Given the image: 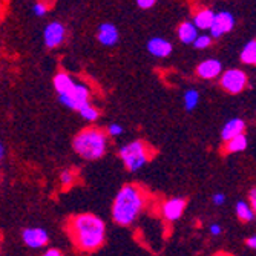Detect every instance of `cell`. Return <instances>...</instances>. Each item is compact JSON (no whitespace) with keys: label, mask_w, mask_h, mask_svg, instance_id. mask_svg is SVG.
I'll use <instances>...</instances> for the list:
<instances>
[{"label":"cell","mask_w":256,"mask_h":256,"mask_svg":"<svg viewBox=\"0 0 256 256\" xmlns=\"http://www.w3.org/2000/svg\"><path fill=\"white\" fill-rule=\"evenodd\" d=\"M50 10V4H44V2H37L34 6H32V11L37 17H43L46 16V12H48Z\"/></svg>","instance_id":"25"},{"label":"cell","mask_w":256,"mask_h":256,"mask_svg":"<svg viewBox=\"0 0 256 256\" xmlns=\"http://www.w3.org/2000/svg\"><path fill=\"white\" fill-rule=\"evenodd\" d=\"M74 181H76V176H74V174L71 170H63L60 174V182H62L63 188H69V186H72Z\"/></svg>","instance_id":"24"},{"label":"cell","mask_w":256,"mask_h":256,"mask_svg":"<svg viewBox=\"0 0 256 256\" xmlns=\"http://www.w3.org/2000/svg\"><path fill=\"white\" fill-rule=\"evenodd\" d=\"M247 144H248V140L246 136V134H241L235 138L228 140V142H226V152L227 154H238V152H242L247 149Z\"/></svg>","instance_id":"18"},{"label":"cell","mask_w":256,"mask_h":256,"mask_svg":"<svg viewBox=\"0 0 256 256\" xmlns=\"http://www.w3.org/2000/svg\"><path fill=\"white\" fill-rule=\"evenodd\" d=\"M212 200H214V202H215L216 206H221V204H224V202H226V196H224V194H215Z\"/></svg>","instance_id":"29"},{"label":"cell","mask_w":256,"mask_h":256,"mask_svg":"<svg viewBox=\"0 0 256 256\" xmlns=\"http://www.w3.org/2000/svg\"><path fill=\"white\" fill-rule=\"evenodd\" d=\"M192 44H194L195 50H206V48H208V46L212 44V37L206 36V34H200Z\"/></svg>","instance_id":"23"},{"label":"cell","mask_w":256,"mask_h":256,"mask_svg":"<svg viewBox=\"0 0 256 256\" xmlns=\"http://www.w3.org/2000/svg\"><path fill=\"white\" fill-rule=\"evenodd\" d=\"M23 242H25L30 248H40L44 247L50 241V236L46 234V230L42 227H30L25 228L22 234Z\"/></svg>","instance_id":"9"},{"label":"cell","mask_w":256,"mask_h":256,"mask_svg":"<svg viewBox=\"0 0 256 256\" xmlns=\"http://www.w3.org/2000/svg\"><path fill=\"white\" fill-rule=\"evenodd\" d=\"M72 148L84 160H100L108 149V135L97 128L83 129L76 135Z\"/></svg>","instance_id":"3"},{"label":"cell","mask_w":256,"mask_h":256,"mask_svg":"<svg viewBox=\"0 0 256 256\" xmlns=\"http://www.w3.org/2000/svg\"><path fill=\"white\" fill-rule=\"evenodd\" d=\"M43 256H63V254L58 248H48L43 253Z\"/></svg>","instance_id":"31"},{"label":"cell","mask_w":256,"mask_h":256,"mask_svg":"<svg viewBox=\"0 0 256 256\" xmlns=\"http://www.w3.org/2000/svg\"><path fill=\"white\" fill-rule=\"evenodd\" d=\"M248 200H250V202H248V206L253 208H256V189H252L250 190V194H248Z\"/></svg>","instance_id":"28"},{"label":"cell","mask_w":256,"mask_h":256,"mask_svg":"<svg viewBox=\"0 0 256 256\" xmlns=\"http://www.w3.org/2000/svg\"><path fill=\"white\" fill-rule=\"evenodd\" d=\"M176 34H178L180 42L184 43V44H192L195 42V38L200 36L198 30L194 26L192 22H182V23H180V26L176 30Z\"/></svg>","instance_id":"16"},{"label":"cell","mask_w":256,"mask_h":256,"mask_svg":"<svg viewBox=\"0 0 256 256\" xmlns=\"http://www.w3.org/2000/svg\"><path fill=\"white\" fill-rule=\"evenodd\" d=\"M123 132H124L123 126L118 124V123H112V124H109V128H108V134H109L110 136H118V135H122Z\"/></svg>","instance_id":"26"},{"label":"cell","mask_w":256,"mask_h":256,"mask_svg":"<svg viewBox=\"0 0 256 256\" xmlns=\"http://www.w3.org/2000/svg\"><path fill=\"white\" fill-rule=\"evenodd\" d=\"M90 98V90L86 84L76 83L74 88L66 92L64 96H60V103L72 110H80L83 106L89 104Z\"/></svg>","instance_id":"6"},{"label":"cell","mask_w":256,"mask_h":256,"mask_svg":"<svg viewBox=\"0 0 256 256\" xmlns=\"http://www.w3.org/2000/svg\"><path fill=\"white\" fill-rule=\"evenodd\" d=\"M74 84H76V80L66 72H58L54 77V88L58 92V96H64L66 92H69L74 88Z\"/></svg>","instance_id":"17"},{"label":"cell","mask_w":256,"mask_h":256,"mask_svg":"<svg viewBox=\"0 0 256 256\" xmlns=\"http://www.w3.org/2000/svg\"><path fill=\"white\" fill-rule=\"evenodd\" d=\"M146 206V192L136 184H124L112 204V218L118 226H130Z\"/></svg>","instance_id":"2"},{"label":"cell","mask_w":256,"mask_h":256,"mask_svg":"<svg viewBox=\"0 0 256 256\" xmlns=\"http://www.w3.org/2000/svg\"><path fill=\"white\" fill-rule=\"evenodd\" d=\"M97 38L104 46L117 44V42L120 38L118 28L115 25H112V23H102V25L98 26V30H97Z\"/></svg>","instance_id":"12"},{"label":"cell","mask_w":256,"mask_h":256,"mask_svg":"<svg viewBox=\"0 0 256 256\" xmlns=\"http://www.w3.org/2000/svg\"><path fill=\"white\" fill-rule=\"evenodd\" d=\"M66 38V26L60 22H51L43 31V40L48 48H57Z\"/></svg>","instance_id":"8"},{"label":"cell","mask_w":256,"mask_h":256,"mask_svg":"<svg viewBox=\"0 0 256 256\" xmlns=\"http://www.w3.org/2000/svg\"><path fill=\"white\" fill-rule=\"evenodd\" d=\"M214 17H215V12H214V10H210V8H201V10H198L195 14H194V26L200 31V30H202V31H208L210 30V26H212V22H214Z\"/></svg>","instance_id":"15"},{"label":"cell","mask_w":256,"mask_h":256,"mask_svg":"<svg viewBox=\"0 0 256 256\" xmlns=\"http://www.w3.org/2000/svg\"><path fill=\"white\" fill-rule=\"evenodd\" d=\"M184 208H186V200H182V198L168 200L164 204H162V216H164L168 221H176L184 214Z\"/></svg>","instance_id":"11"},{"label":"cell","mask_w":256,"mask_h":256,"mask_svg":"<svg viewBox=\"0 0 256 256\" xmlns=\"http://www.w3.org/2000/svg\"><path fill=\"white\" fill-rule=\"evenodd\" d=\"M200 103V94H198V90L195 89H189V90H186V94H184V108L188 109V110H194Z\"/></svg>","instance_id":"21"},{"label":"cell","mask_w":256,"mask_h":256,"mask_svg":"<svg viewBox=\"0 0 256 256\" xmlns=\"http://www.w3.org/2000/svg\"><path fill=\"white\" fill-rule=\"evenodd\" d=\"M136 6L142 8V10H149L152 6H155V0H138Z\"/></svg>","instance_id":"27"},{"label":"cell","mask_w":256,"mask_h":256,"mask_svg":"<svg viewBox=\"0 0 256 256\" xmlns=\"http://www.w3.org/2000/svg\"><path fill=\"white\" fill-rule=\"evenodd\" d=\"M68 234L82 252L98 250L106 238V224L92 214H82L68 221Z\"/></svg>","instance_id":"1"},{"label":"cell","mask_w":256,"mask_h":256,"mask_svg":"<svg viewBox=\"0 0 256 256\" xmlns=\"http://www.w3.org/2000/svg\"><path fill=\"white\" fill-rule=\"evenodd\" d=\"M236 216L244 221V222H248V221H253L254 218V210L248 206V202L246 201H240L236 204Z\"/></svg>","instance_id":"20"},{"label":"cell","mask_w":256,"mask_h":256,"mask_svg":"<svg viewBox=\"0 0 256 256\" xmlns=\"http://www.w3.org/2000/svg\"><path fill=\"white\" fill-rule=\"evenodd\" d=\"M215 256H232V254H228V253H216Z\"/></svg>","instance_id":"34"},{"label":"cell","mask_w":256,"mask_h":256,"mask_svg":"<svg viewBox=\"0 0 256 256\" xmlns=\"http://www.w3.org/2000/svg\"><path fill=\"white\" fill-rule=\"evenodd\" d=\"M118 155L129 172H136L143 166H146L148 161L152 158V149L142 140H135V142H130L129 144L123 146Z\"/></svg>","instance_id":"4"},{"label":"cell","mask_w":256,"mask_h":256,"mask_svg":"<svg viewBox=\"0 0 256 256\" xmlns=\"http://www.w3.org/2000/svg\"><path fill=\"white\" fill-rule=\"evenodd\" d=\"M80 115L82 117L86 120V122H96V120H98V115H100V112H98V109L97 108H94L90 103L89 104H86V106H83L80 110Z\"/></svg>","instance_id":"22"},{"label":"cell","mask_w":256,"mask_h":256,"mask_svg":"<svg viewBox=\"0 0 256 256\" xmlns=\"http://www.w3.org/2000/svg\"><path fill=\"white\" fill-rule=\"evenodd\" d=\"M222 74V64L216 58H207L196 66V76L204 80H214Z\"/></svg>","instance_id":"10"},{"label":"cell","mask_w":256,"mask_h":256,"mask_svg":"<svg viewBox=\"0 0 256 256\" xmlns=\"http://www.w3.org/2000/svg\"><path fill=\"white\" fill-rule=\"evenodd\" d=\"M221 232H222V228H221L220 224H212V226H210V234H212L214 236L221 235Z\"/></svg>","instance_id":"30"},{"label":"cell","mask_w":256,"mask_h":256,"mask_svg":"<svg viewBox=\"0 0 256 256\" xmlns=\"http://www.w3.org/2000/svg\"><path fill=\"white\" fill-rule=\"evenodd\" d=\"M235 17L232 12L228 11H221V12H215V17H214V22H212V26H210V37L212 38H220L222 37L224 34L230 32L232 30L235 28Z\"/></svg>","instance_id":"7"},{"label":"cell","mask_w":256,"mask_h":256,"mask_svg":"<svg viewBox=\"0 0 256 256\" xmlns=\"http://www.w3.org/2000/svg\"><path fill=\"white\" fill-rule=\"evenodd\" d=\"M4 155H5V149H4V144L0 143V160L4 158Z\"/></svg>","instance_id":"33"},{"label":"cell","mask_w":256,"mask_h":256,"mask_svg":"<svg viewBox=\"0 0 256 256\" xmlns=\"http://www.w3.org/2000/svg\"><path fill=\"white\" fill-rule=\"evenodd\" d=\"M220 84L226 92H228V94L236 96V94H241V92L247 88L248 77L244 71H241V69L232 68L220 76Z\"/></svg>","instance_id":"5"},{"label":"cell","mask_w":256,"mask_h":256,"mask_svg":"<svg viewBox=\"0 0 256 256\" xmlns=\"http://www.w3.org/2000/svg\"><path fill=\"white\" fill-rule=\"evenodd\" d=\"M241 62L244 64H254L256 63V40H250L241 51Z\"/></svg>","instance_id":"19"},{"label":"cell","mask_w":256,"mask_h":256,"mask_svg":"<svg viewBox=\"0 0 256 256\" xmlns=\"http://www.w3.org/2000/svg\"><path fill=\"white\" fill-rule=\"evenodd\" d=\"M172 50L174 46L169 40L166 38H161V37H154L148 42V51L155 56V57H160V58H164V57H169L172 54Z\"/></svg>","instance_id":"13"},{"label":"cell","mask_w":256,"mask_h":256,"mask_svg":"<svg viewBox=\"0 0 256 256\" xmlns=\"http://www.w3.org/2000/svg\"><path fill=\"white\" fill-rule=\"evenodd\" d=\"M246 244H247L250 248H254V247H256V236H250V238L246 241Z\"/></svg>","instance_id":"32"},{"label":"cell","mask_w":256,"mask_h":256,"mask_svg":"<svg viewBox=\"0 0 256 256\" xmlns=\"http://www.w3.org/2000/svg\"><path fill=\"white\" fill-rule=\"evenodd\" d=\"M244 130H246L244 120H241V118H232V120H228L224 124V128L221 130V138H222V142H228V140L244 134Z\"/></svg>","instance_id":"14"}]
</instances>
